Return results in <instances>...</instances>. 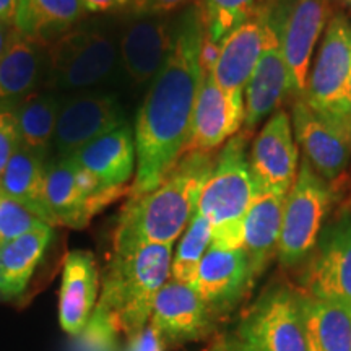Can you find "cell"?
I'll list each match as a JSON object with an SVG mask.
<instances>
[{"label":"cell","instance_id":"1","mask_svg":"<svg viewBox=\"0 0 351 351\" xmlns=\"http://www.w3.org/2000/svg\"><path fill=\"white\" fill-rule=\"evenodd\" d=\"M204 44V21L194 2L176 15L173 49L137 112L134 127L137 169L129 197L155 189L184 155L205 73Z\"/></svg>","mask_w":351,"mask_h":351},{"label":"cell","instance_id":"2","mask_svg":"<svg viewBox=\"0 0 351 351\" xmlns=\"http://www.w3.org/2000/svg\"><path fill=\"white\" fill-rule=\"evenodd\" d=\"M171 262L173 245L147 244L114 252L86 335L98 343H109L117 333L130 340L140 337L156 295L171 278Z\"/></svg>","mask_w":351,"mask_h":351},{"label":"cell","instance_id":"3","mask_svg":"<svg viewBox=\"0 0 351 351\" xmlns=\"http://www.w3.org/2000/svg\"><path fill=\"white\" fill-rule=\"evenodd\" d=\"M215 156V153H186L155 189L129 197L114 231V252L147 244L174 245L197 213L200 191Z\"/></svg>","mask_w":351,"mask_h":351},{"label":"cell","instance_id":"4","mask_svg":"<svg viewBox=\"0 0 351 351\" xmlns=\"http://www.w3.org/2000/svg\"><path fill=\"white\" fill-rule=\"evenodd\" d=\"M247 145V130L228 140L200 191L197 213L212 225V247H243L245 213L261 192L251 173Z\"/></svg>","mask_w":351,"mask_h":351},{"label":"cell","instance_id":"5","mask_svg":"<svg viewBox=\"0 0 351 351\" xmlns=\"http://www.w3.org/2000/svg\"><path fill=\"white\" fill-rule=\"evenodd\" d=\"M119 72L117 36L99 25H77L47 47L44 86L69 95L99 90Z\"/></svg>","mask_w":351,"mask_h":351},{"label":"cell","instance_id":"6","mask_svg":"<svg viewBox=\"0 0 351 351\" xmlns=\"http://www.w3.org/2000/svg\"><path fill=\"white\" fill-rule=\"evenodd\" d=\"M335 202V187L301 158L295 182L285 197L282 230L276 245L278 262L287 269L301 265L315 247Z\"/></svg>","mask_w":351,"mask_h":351},{"label":"cell","instance_id":"7","mask_svg":"<svg viewBox=\"0 0 351 351\" xmlns=\"http://www.w3.org/2000/svg\"><path fill=\"white\" fill-rule=\"evenodd\" d=\"M351 20L335 12L311 64L302 98L315 111L351 122Z\"/></svg>","mask_w":351,"mask_h":351},{"label":"cell","instance_id":"8","mask_svg":"<svg viewBox=\"0 0 351 351\" xmlns=\"http://www.w3.org/2000/svg\"><path fill=\"white\" fill-rule=\"evenodd\" d=\"M130 187H103L72 156L52 158L46 168V207L52 226L82 230Z\"/></svg>","mask_w":351,"mask_h":351},{"label":"cell","instance_id":"9","mask_svg":"<svg viewBox=\"0 0 351 351\" xmlns=\"http://www.w3.org/2000/svg\"><path fill=\"white\" fill-rule=\"evenodd\" d=\"M333 0H276L270 21L278 32L287 60L291 93L304 95L313 56L332 19Z\"/></svg>","mask_w":351,"mask_h":351},{"label":"cell","instance_id":"10","mask_svg":"<svg viewBox=\"0 0 351 351\" xmlns=\"http://www.w3.org/2000/svg\"><path fill=\"white\" fill-rule=\"evenodd\" d=\"M236 332L261 351H307L301 291L287 285L269 288L249 307Z\"/></svg>","mask_w":351,"mask_h":351},{"label":"cell","instance_id":"11","mask_svg":"<svg viewBox=\"0 0 351 351\" xmlns=\"http://www.w3.org/2000/svg\"><path fill=\"white\" fill-rule=\"evenodd\" d=\"M301 291L351 309V208L324 226L306 261Z\"/></svg>","mask_w":351,"mask_h":351},{"label":"cell","instance_id":"12","mask_svg":"<svg viewBox=\"0 0 351 351\" xmlns=\"http://www.w3.org/2000/svg\"><path fill=\"white\" fill-rule=\"evenodd\" d=\"M127 124L119 99L104 90L80 91L60 101L52 158L75 155L85 145Z\"/></svg>","mask_w":351,"mask_h":351},{"label":"cell","instance_id":"13","mask_svg":"<svg viewBox=\"0 0 351 351\" xmlns=\"http://www.w3.org/2000/svg\"><path fill=\"white\" fill-rule=\"evenodd\" d=\"M289 116L302 158L326 181L340 179L351 163V122L315 111L302 96L296 98Z\"/></svg>","mask_w":351,"mask_h":351},{"label":"cell","instance_id":"14","mask_svg":"<svg viewBox=\"0 0 351 351\" xmlns=\"http://www.w3.org/2000/svg\"><path fill=\"white\" fill-rule=\"evenodd\" d=\"M152 332L163 346H179L212 335L218 319L191 285L169 278L155 298Z\"/></svg>","mask_w":351,"mask_h":351},{"label":"cell","instance_id":"15","mask_svg":"<svg viewBox=\"0 0 351 351\" xmlns=\"http://www.w3.org/2000/svg\"><path fill=\"white\" fill-rule=\"evenodd\" d=\"M249 165L258 191L288 194L300 168L291 116L276 111L262 125L249 152Z\"/></svg>","mask_w":351,"mask_h":351},{"label":"cell","instance_id":"16","mask_svg":"<svg viewBox=\"0 0 351 351\" xmlns=\"http://www.w3.org/2000/svg\"><path fill=\"white\" fill-rule=\"evenodd\" d=\"M176 39V16H130L117 36L121 72L132 85L153 82Z\"/></svg>","mask_w":351,"mask_h":351},{"label":"cell","instance_id":"17","mask_svg":"<svg viewBox=\"0 0 351 351\" xmlns=\"http://www.w3.org/2000/svg\"><path fill=\"white\" fill-rule=\"evenodd\" d=\"M244 93L228 91L204 73L192 114L186 153H215L228 140L238 135L244 125Z\"/></svg>","mask_w":351,"mask_h":351},{"label":"cell","instance_id":"18","mask_svg":"<svg viewBox=\"0 0 351 351\" xmlns=\"http://www.w3.org/2000/svg\"><path fill=\"white\" fill-rule=\"evenodd\" d=\"M254 282L256 275L243 247L225 251L210 245L191 287L219 320L244 300Z\"/></svg>","mask_w":351,"mask_h":351},{"label":"cell","instance_id":"19","mask_svg":"<svg viewBox=\"0 0 351 351\" xmlns=\"http://www.w3.org/2000/svg\"><path fill=\"white\" fill-rule=\"evenodd\" d=\"M271 33L274 26L270 23V12L254 13L219 43L217 57L205 72L225 90L244 93Z\"/></svg>","mask_w":351,"mask_h":351},{"label":"cell","instance_id":"20","mask_svg":"<svg viewBox=\"0 0 351 351\" xmlns=\"http://www.w3.org/2000/svg\"><path fill=\"white\" fill-rule=\"evenodd\" d=\"M288 91H291V78L278 32L274 26L270 41L244 88V125L247 130L256 129L262 121L269 119L271 114L278 111Z\"/></svg>","mask_w":351,"mask_h":351},{"label":"cell","instance_id":"21","mask_svg":"<svg viewBox=\"0 0 351 351\" xmlns=\"http://www.w3.org/2000/svg\"><path fill=\"white\" fill-rule=\"evenodd\" d=\"M47 47L15 29L0 56V108L13 109L46 85Z\"/></svg>","mask_w":351,"mask_h":351},{"label":"cell","instance_id":"22","mask_svg":"<svg viewBox=\"0 0 351 351\" xmlns=\"http://www.w3.org/2000/svg\"><path fill=\"white\" fill-rule=\"evenodd\" d=\"M99 276L93 254L72 251L67 254L59 295V320L69 335L85 332L98 304Z\"/></svg>","mask_w":351,"mask_h":351},{"label":"cell","instance_id":"23","mask_svg":"<svg viewBox=\"0 0 351 351\" xmlns=\"http://www.w3.org/2000/svg\"><path fill=\"white\" fill-rule=\"evenodd\" d=\"M72 158L103 187H130L127 184L137 169L134 129L129 124L117 127L85 145Z\"/></svg>","mask_w":351,"mask_h":351},{"label":"cell","instance_id":"24","mask_svg":"<svg viewBox=\"0 0 351 351\" xmlns=\"http://www.w3.org/2000/svg\"><path fill=\"white\" fill-rule=\"evenodd\" d=\"M285 197V194L261 191L245 213L243 249L256 278L263 274L271 257L276 256Z\"/></svg>","mask_w":351,"mask_h":351},{"label":"cell","instance_id":"25","mask_svg":"<svg viewBox=\"0 0 351 351\" xmlns=\"http://www.w3.org/2000/svg\"><path fill=\"white\" fill-rule=\"evenodd\" d=\"M85 15L80 0H19L13 26L25 38L49 47Z\"/></svg>","mask_w":351,"mask_h":351},{"label":"cell","instance_id":"26","mask_svg":"<svg viewBox=\"0 0 351 351\" xmlns=\"http://www.w3.org/2000/svg\"><path fill=\"white\" fill-rule=\"evenodd\" d=\"M52 239V226L43 225L0 244V301L20 298Z\"/></svg>","mask_w":351,"mask_h":351},{"label":"cell","instance_id":"27","mask_svg":"<svg viewBox=\"0 0 351 351\" xmlns=\"http://www.w3.org/2000/svg\"><path fill=\"white\" fill-rule=\"evenodd\" d=\"M307 351H351V309L301 291Z\"/></svg>","mask_w":351,"mask_h":351},{"label":"cell","instance_id":"28","mask_svg":"<svg viewBox=\"0 0 351 351\" xmlns=\"http://www.w3.org/2000/svg\"><path fill=\"white\" fill-rule=\"evenodd\" d=\"M47 163L49 161L44 158L19 147L0 176V191L25 205L46 225L52 226L44 195Z\"/></svg>","mask_w":351,"mask_h":351},{"label":"cell","instance_id":"29","mask_svg":"<svg viewBox=\"0 0 351 351\" xmlns=\"http://www.w3.org/2000/svg\"><path fill=\"white\" fill-rule=\"evenodd\" d=\"M60 101L62 96L56 91H38L13 108L19 125L20 147L47 161L52 160V145Z\"/></svg>","mask_w":351,"mask_h":351},{"label":"cell","instance_id":"30","mask_svg":"<svg viewBox=\"0 0 351 351\" xmlns=\"http://www.w3.org/2000/svg\"><path fill=\"white\" fill-rule=\"evenodd\" d=\"M276 0H197L205 28V44L218 47L219 43L261 10L271 12Z\"/></svg>","mask_w":351,"mask_h":351},{"label":"cell","instance_id":"31","mask_svg":"<svg viewBox=\"0 0 351 351\" xmlns=\"http://www.w3.org/2000/svg\"><path fill=\"white\" fill-rule=\"evenodd\" d=\"M212 245V225L200 213L191 219L171 262V278L191 285L202 258Z\"/></svg>","mask_w":351,"mask_h":351},{"label":"cell","instance_id":"32","mask_svg":"<svg viewBox=\"0 0 351 351\" xmlns=\"http://www.w3.org/2000/svg\"><path fill=\"white\" fill-rule=\"evenodd\" d=\"M46 225L25 205L0 191V244Z\"/></svg>","mask_w":351,"mask_h":351},{"label":"cell","instance_id":"33","mask_svg":"<svg viewBox=\"0 0 351 351\" xmlns=\"http://www.w3.org/2000/svg\"><path fill=\"white\" fill-rule=\"evenodd\" d=\"M20 147L19 125L13 109L0 108V176Z\"/></svg>","mask_w":351,"mask_h":351},{"label":"cell","instance_id":"34","mask_svg":"<svg viewBox=\"0 0 351 351\" xmlns=\"http://www.w3.org/2000/svg\"><path fill=\"white\" fill-rule=\"evenodd\" d=\"M194 2L197 0H130L125 12L130 16H165Z\"/></svg>","mask_w":351,"mask_h":351},{"label":"cell","instance_id":"35","mask_svg":"<svg viewBox=\"0 0 351 351\" xmlns=\"http://www.w3.org/2000/svg\"><path fill=\"white\" fill-rule=\"evenodd\" d=\"M208 351H261L256 346L247 343L244 339H241L238 332L228 333V335L219 337L213 345L210 346Z\"/></svg>","mask_w":351,"mask_h":351},{"label":"cell","instance_id":"36","mask_svg":"<svg viewBox=\"0 0 351 351\" xmlns=\"http://www.w3.org/2000/svg\"><path fill=\"white\" fill-rule=\"evenodd\" d=\"M83 8L86 13H93V15H99V13H112L119 10H127L130 0H80Z\"/></svg>","mask_w":351,"mask_h":351},{"label":"cell","instance_id":"37","mask_svg":"<svg viewBox=\"0 0 351 351\" xmlns=\"http://www.w3.org/2000/svg\"><path fill=\"white\" fill-rule=\"evenodd\" d=\"M16 3H19V0H0V21L13 26Z\"/></svg>","mask_w":351,"mask_h":351},{"label":"cell","instance_id":"38","mask_svg":"<svg viewBox=\"0 0 351 351\" xmlns=\"http://www.w3.org/2000/svg\"><path fill=\"white\" fill-rule=\"evenodd\" d=\"M13 33H15V26L0 21V56L3 54V51H5L8 43H10Z\"/></svg>","mask_w":351,"mask_h":351},{"label":"cell","instance_id":"39","mask_svg":"<svg viewBox=\"0 0 351 351\" xmlns=\"http://www.w3.org/2000/svg\"><path fill=\"white\" fill-rule=\"evenodd\" d=\"M337 3H339V5L343 8V13H346V15H348V19L351 20V0H335Z\"/></svg>","mask_w":351,"mask_h":351},{"label":"cell","instance_id":"40","mask_svg":"<svg viewBox=\"0 0 351 351\" xmlns=\"http://www.w3.org/2000/svg\"><path fill=\"white\" fill-rule=\"evenodd\" d=\"M350 103H351V83H350Z\"/></svg>","mask_w":351,"mask_h":351}]
</instances>
